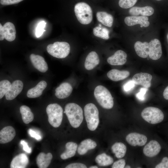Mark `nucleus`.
Instances as JSON below:
<instances>
[{"label": "nucleus", "mask_w": 168, "mask_h": 168, "mask_svg": "<svg viewBox=\"0 0 168 168\" xmlns=\"http://www.w3.org/2000/svg\"><path fill=\"white\" fill-rule=\"evenodd\" d=\"M64 113L66 114L71 125L73 128L79 127L83 121L82 110L76 104L72 103L67 104Z\"/></svg>", "instance_id": "nucleus-1"}, {"label": "nucleus", "mask_w": 168, "mask_h": 168, "mask_svg": "<svg viewBox=\"0 0 168 168\" xmlns=\"http://www.w3.org/2000/svg\"><path fill=\"white\" fill-rule=\"evenodd\" d=\"M94 95L98 103L103 108L109 109L113 107V98L105 86L102 85L97 86L94 91Z\"/></svg>", "instance_id": "nucleus-2"}, {"label": "nucleus", "mask_w": 168, "mask_h": 168, "mask_svg": "<svg viewBox=\"0 0 168 168\" xmlns=\"http://www.w3.org/2000/svg\"><path fill=\"white\" fill-rule=\"evenodd\" d=\"M74 10L77 19L80 23L87 25L91 22L93 19L92 11L87 3L78 2L75 6Z\"/></svg>", "instance_id": "nucleus-3"}, {"label": "nucleus", "mask_w": 168, "mask_h": 168, "mask_svg": "<svg viewBox=\"0 0 168 168\" xmlns=\"http://www.w3.org/2000/svg\"><path fill=\"white\" fill-rule=\"evenodd\" d=\"M84 115L88 128L90 130H95L99 123V111L93 104H86L84 108Z\"/></svg>", "instance_id": "nucleus-4"}, {"label": "nucleus", "mask_w": 168, "mask_h": 168, "mask_svg": "<svg viewBox=\"0 0 168 168\" xmlns=\"http://www.w3.org/2000/svg\"><path fill=\"white\" fill-rule=\"evenodd\" d=\"M46 111L49 124L53 127L57 128L61 124L63 116V109L57 103L49 105Z\"/></svg>", "instance_id": "nucleus-5"}, {"label": "nucleus", "mask_w": 168, "mask_h": 168, "mask_svg": "<svg viewBox=\"0 0 168 168\" xmlns=\"http://www.w3.org/2000/svg\"><path fill=\"white\" fill-rule=\"evenodd\" d=\"M47 52L53 57L63 58L69 54L70 50L69 44L65 42H56L50 44L47 47Z\"/></svg>", "instance_id": "nucleus-6"}, {"label": "nucleus", "mask_w": 168, "mask_h": 168, "mask_svg": "<svg viewBox=\"0 0 168 168\" xmlns=\"http://www.w3.org/2000/svg\"><path fill=\"white\" fill-rule=\"evenodd\" d=\"M142 118L147 122L155 124L161 122L164 118V115L159 109L153 107L145 108L141 113Z\"/></svg>", "instance_id": "nucleus-7"}, {"label": "nucleus", "mask_w": 168, "mask_h": 168, "mask_svg": "<svg viewBox=\"0 0 168 168\" xmlns=\"http://www.w3.org/2000/svg\"><path fill=\"white\" fill-rule=\"evenodd\" d=\"M149 43L148 55L153 60L159 59L162 54V47L159 40L155 39L151 40Z\"/></svg>", "instance_id": "nucleus-8"}, {"label": "nucleus", "mask_w": 168, "mask_h": 168, "mask_svg": "<svg viewBox=\"0 0 168 168\" xmlns=\"http://www.w3.org/2000/svg\"><path fill=\"white\" fill-rule=\"evenodd\" d=\"M128 143L133 146H142L147 141V137L144 135L136 133H132L128 134L126 138Z\"/></svg>", "instance_id": "nucleus-9"}, {"label": "nucleus", "mask_w": 168, "mask_h": 168, "mask_svg": "<svg viewBox=\"0 0 168 168\" xmlns=\"http://www.w3.org/2000/svg\"><path fill=\"white\" fill-rule=\"evenodd\" d=\"M152 76L147 73L140 72L135 74L132 80L135 84L141 85L144 87L149 88L151 86Z\"/></svg>", "instance_id": "nucleus-10"}, {"label": "nucleus", "mask_w": 168, "mask_h": 168, "mask_svg": "<svg viewBox=\"0 0 168 168\" xmlns=\"http://www.w3.org/2000/svg\"><path fill=\"white\" fill-rule=\"evenodd\" d=\"M161 147L156 141H150L144 147L143 152L144 155L148 157H153L157 155L160 152Z\"/></svg>", "instance_id": "nucleus-11"}, {"label": "nucleus", "mask_w": 168, "mask_h": 168, "mask_svg": "<svg viewBox=\"0 0 168 168\" xmlns=\"http://www.w3.org/2000/svg\"><path fill=\"white\" fill-rule=\"evenodd\" d=\"M127 55L124 51L119 50L107 59V62L112 65H121L124 64L127 61Z\"/></svg>", "instance_id": "nucleus-12"}, {"label": "nucleus", "mask_w": 168, "mask_h": 168, "mask_svg": "<svg viewBox=\"0 0 168 168\" xmlns=\"http://www.w3.org/2000/svg\"><path fill=\"white\" fill-rule=\"evenodd\" d=\"M23 87V83L21 80L14 81L9 90L5 95L6 100H9L14 99L21 92Z\"/></svg>", "instance_id": "nucleus-13"}, {"label": "nucleus", "mask_w": 168, "mask_h": 168, "mask_svg": "<svg viewBox=\"0 0 168 168\" xmlns=\"http://www.w3.org/2000/svg\"><path fill=\"white\" fill-rule=\"evenodd\" d=\"M148 18L145 16H131L126 17L124 20L125 23L128 26H132L140 24L144 27H147L150 25Z\"/></svg>", "instance_id": "nucleus-14"}, {"label": "nucleus", "mask_w": 168, "mask_h": 168, "mask_svg": "<svg viewBox=\"0 0 168 168\" xmlns=\"http://www.w3.org/2000/svg\"><path fill=\"white\" fill-rule=\"evenodd\" d=\"M30 58L32 65L36 69L42 72H45L47 71L48 65L42 56L31 54Z\"/></svg>", "instance_id": "nucleus-15"}, {"label": "nucleus", "mask_w": 168, "mask_h": 168, "mask_svg": "<svg viewBox=\"0 0 168 168\" xmlns=\"http://www.w3.org/2000/svg\"><path fill=\"white\" fill-rule=\"evenodd\" d=\"M72 90V87L70 83L64 82L55 89V95L59 99H64L71 95Z\"/></svg>", "instance_id": "nucleus-16"}, {"label": "nucleus", "mask_w": 168, "mask_h": 168, "mask_svg": "<svg viewBox=\"0 0 168 168\" xmlns=\"http://www.w3.org/2000/svg\"><path fill=\"white\" fill-rule=\"evenodd\" d=\"M16 134L14 128L11 126L3 128L0 131V143L4 144L11 141Z\"/></svg>", "instance_id": "nucleus-17"}, {"label": "nucleus", "mask_w": 168, "mask_h": 168, "mask_svg": "<svg viewBox=\"0 0 168 168\" xmlns=\"http://www.w3.org/2000/svg\"><path fill=\"white\" fill-rule=\"evenodd\" d=\"M100 63V59L97 53L95 51L90 52L86 56L84 63L85 68L88 70L93 69Z\"/></svg>", "instance_id": "nucleus-18"}, {"label": "nucleus", "mask_w": 168, "mask_h": 168, "mask_svg": "<svg viewBox=\"0 0 168 168\" xmlns=\"http://www.w3.org/2000/svg\"><path fill=\"white\" fill-rule=\"evenodd\" d=\"M29 163V159L24 153L20 154L15 156L10 164L11 168H25Z\"/></svg>", "instance_id": "nucleus-19"}, {"label": "nucleus", "mask_w": 168, "mask_h": 168, "mask_svg": "<svg viewBox=\"0 0 168 168\" xmlns=\"http://www.w3.org/2000/svg\"><path fill=\"white\" fill-rule=\"evenodd\" d=\"M47 86L46 82L42 81L39 82L34 87L28 90L26 95L30 98H35L40 96Z\"/></svg>", "instance_id": "nucleus-20"}, {"label": "nucleus", "mask_w": 168, "mask_h": 168, "mask_svg": "<svg viewBox=\"0 0 168 168\" xmlns=\"http://www.w3.org/2000/svg\"><path fill=\"white\" fill-rule=\"evenodd\" d=\"M129 14L133 16L139 15L142 16H149L154 12V9L152 7L147 6L142 7H131L129 10Z\"/></svg>", "instance_id": "nucleus-21"}, {"label": "nucleus", "mask_w": 168, "mask_h": 168, "mask_svg": "<svg viewBox=\"0 0 168 168\" xmlns=\"http://www.w3.org/2000/svg\"><path fill=\"white\" fill-rule=\"evenodd\" d=\"M108 77L111 80L115 82L123 80L127 77L130 72L127 70H119L117 69H112L107 73Z\"/></svg>", "instance_id": "nucleus-22"}, {"label": "nucleus", "mask_w": 168, "mask_h": 168, "mask_svg": "<svg viewBox=\"0 0 168 168\" xmlns=\"http://www.w3.org/2000/svg\"><path fill=\"white\" fill-rule=\"evenodd\" d=\"M3 28L5 39L9 41L14 40L16 37V30L14 25L8 22L4 25Z\"/></svg>", "instance_id": "nucleus-23"}, {"label": "nucleus", "mask_w": 168, "mask_h": 168, "mask_svg": "<svg viewBox=\"0 0 168 168\" xmlns=\"http://www.w3.org/2000/svg\"><path fill=\"white\" fill-rule=\"evenodd\" d=\"M149 43L145 42L137 41L134 44V48L137 54L142 58H147L148 56Z\"/></svg>", "instance_id": "nucleus-24"}, {"label": "nucleus", "mask_w": 168, "mask_h": 168, "mask_svg": "<svg viewBox=\"0 0 168 168\" xmlns=\"http://www.w3.org/2000/svg\"><path fill=\"white\" fill-rule=\"evenodd\" d=\"M53 156L50 153L45 154L41 152L39 154L36 159V163L39 168H46L49 165Z\"/></svg>", "instance_id": "nucleus-25"}, {"label": "nucleus", "mask_w": 168, "mask_h": 168, "mask_svg": "<svg viewBox=\"0 0 168 168\" xmlns=\"http://www.w3.org/2000/svg\"><path fill=\"white\" fill-rule=\"evenodd\" d=\"M97 146L96 143L90 139H85L80 144L77 148V152L80 155L85 154L88 150L95 148Z\"/></svg>", "instance_id": "nucleus-26"}, {"label": "nucleus", "mask_w": 168, "mask_h": 168, "mask_svg": "<svg viewBox=\"0 0 168 168\" xmlns=\"http://www.w3.org/2000/svg\"><path fill=\"white\" fill-rule=\"evenodd\" d=\"M98 21L104 25L111 27L113 23V18L110 14L105 12H98L96 14Z\"/></svg>", "instance_id": "nucleus-27"}, {"label": "nucleus", "mask_w": 168, "mask_h": 168, "mask_svg": "<svg viewBox=\"0 0 168 168\" xmlns=\"http://www.w3.org/2000/svg\"><path fill=\"white\" fill-rule=\"evenodd\" d=\"M77 145L73 142H68L66 144V151L60 155L61 158L63 160L67 159L74 156L76 153Z\"/></svg>", "instance_id": "nucleus-28"}, {"label": "nucleus", "mask_w": 168, "mask_h": 168, "mask_svg": "<svg viewBox=\"0 0 168 168\" xmlns=\"http://www.w3.org/2000/svg\"><path fill=\"white\" fill-rule=\"evenodd\" d=\"M20 112L24 123L27 124L33 121L34 114L29 107L25 105L21 106L20 107Z\"/></svg>", "instance_id": "nucleus-29"}, {"label": "nucleus", "mask_w": 168, "mask_h": 168, "mask_svg": "<svg viewBox=\"0 0 168 168\" xmlns=\"http://www.w3.org/2000/svg\"><path fill=\"white\" fill-rule=\"evenodd\" d=\"M111 150L117 158H121L125 155L127 148L126 146L123 143L117 142L112 145Z\"/></svg>", "instance_id": "nucleus-30"}, {"label": "nucleus", "mask_w": 168, "mask_h": 168, "mask_svg": "<svg viewBox=\"0 0 168 168\" xmlns=\"http://www.w3.org/2000/svg\"><path fill=\"white\" fill-rule=\"evenodd\" d=\"M95 161L100 166H107L112 164L113 162V158L105 153L98 155L96 158Z\"/></svg>", "instance_id": "nucleus-31"}, {"label": "nucleus", "mask_w": 168, "mask_h": 168, "mask_svg": "<svg viewBox=\"0 0 168 168\" xmlns=\"http://www.w3.org/2000/svg\"><path fill=\"white\" fill-rule=\"evenodd\" d=\"M93 34L96 37L104 40H108L109 38V31L106 28L102 27L100 24L93 29Z\"/></svg>", "instance_id": "nucleus-32"}, {"label": "nucleus", "mask_w": 168, "mask_h": 168, "mask_svg": "<svg viewBox=\"0 0 168 168\" xmlns=\"http://www.w3.org/2000/svg\"><path fill=\"white\" fill-rule=\"evenodd\" d=\"M12 84L8 80H4L0 82V98L1 99L8 92Z\"/></svg>", "instance_id": "nucleus-33"}, {"label": "nucleus", "mask_w": 168, "mask_h": 168, "mask_svg": "<svg viewBox=\"0 0 168 168\" xmlns=\"http://www.w3.org/2000/svg\"><path fill=\"white\" fill-rule=\"evenodd\" d=\"M138 0H119V5L121 8L124 9L130 8L133 6Z\"/></svg>", "instance_id": "nucleus-34"}, {"label": "nucleus", "mask_w": 168, "mask_h": 168, "mask_svg": "<svg viewBox=\"0 0 168 168\" xmlns=\"http://www.w3.org/2000/svg\"><path fill=\"white\" fill-rule=\"evenodd\" d=\"M46 22L44 21H42L38 24L36 29L35 35L37 38H39L42 35L44 32L45 31L44 30Z\"/></svg>", "instance_id": "nucleus-35"}, {"label": "nucleus", "mask_w": 168, "mask_h": 168, "mask_svg": "<svg viewBox=\"0 0 168 168\" xmlns=\"http://www.w3.org/2000/svg\"><path fill=\"white\" fill-rule=\"evenodd\" d=\"M147 90V88L145 87L141 88L139 91L136 94V98L140 100H144L145 96Z\"/></svg>", "instance_id": "nucleus-36"}, {"label": "nucleus", "mask_w": 168, "mask_h": 168, "mask_svg": "<svg viewBox=\"0 0 168 168\" xmlns=\"http://www.w3.org/2000/svg\"><path fill=\"white\" fill-rule=\"evenodd\" d=\"M135 84L132 80L128 81L123 86L124 91L125 92L130 91L134 87Z\"/></svg>", "instance_id": "nucleus-37"}, {"label": "nucleus", "mask_w": 168, "mask_h": 168, "mask_svg": "<svg viewBox=\"0 0 168 168\" xmlns=\"http://www.w3.org/2000/svg\"><path fill=\"white\" fill-rule=\"evenodd\" d=\"M125 160L124 159H121L114 162L113 164L112 168H123L125 165Z\"/></svg>", "instance_id": "nucleus-38"}, {"label": "nucleus", "mask_w": 168, "mask_h": 168, "mask_svg": "<svg viewBox=\"0 0 168 168\" xmlns=\"http://www.w3.org/2000/svg\"><path fill=\"white\" fill-rule=\"evenodd\" d=\"M156 168H168V157H165L163 158L161 162L157 164Z\"/></svg>", "instance_id": "nucleus-39"}, {"label": "nucleus", "mask_w": 168, "mask_h": 168, "mask_svg": "<svg viewBox=\"0 0 168 168\" xmlns=\"http://www.w3.org/2000/svg\"><path fill=\"white\" fill-rule=\"evenodd\" d=\"M23 0H0V3L2 5H8L19 3Z\"/></svg>", "instance_id": "nucleus-40"}, {"label": "nucleus", "mask_w": 168, "mask_h": 168, "mask_svg": "<svg viewBox=\"0 0 168 168\" xmlns=\"http://www.w3.org/2000/svg\"><path fill=\"white\" fill-rule=\"evenodd\" d=\"M66 168H86V166L84 164L79 163H71L67 165Z\"/></svg>", "instance_id": "nucleus-41"}, {"label": "nucleus", "mask_w": 168, "mask_h": 168, "mask_svg": "<svg viewBox=\"0 0 168 168\" xmlns=\"http://www.w3.org/2000/svg\"><path fill=\"white\" fill-rule=\"evenodd\" d=\"M28 133L31 137L34 138L37 140H40L41 139V136L32 129H29Z\"/></svg>", "instance_id": "nucleus-42"}, {"label": "nucleus", "mask_w": 168, "mask_h": 168, "mask_svg": "<svg viewBox=\"0 0 168 168\" xmlns=\"http://www.w3.org/2000/svg\"><path fill=\"white\" fill-rule=\"evenodd\" d=\"M21 143L23 146V149L24 151L29 153L31 152V148L29 147L27 142L22 140L21 141Z\"/></svg>", "instance_id": "nucleus-43"}, {"label": "nucleus", "mask_w": 168, "mask_h": 168, "mask_svg": "<svg viewBox=\"0 0 168 168\" xmlns=\"http://www.w3.org/2000/svg\"><path fill=\"white\" fill-rule=\"evenodd\" d=\"M4 38L3 26L0 24V40H3Z\"/></svg>", "instance_id": "nucleus-44"}, {"label": "nucleus", "mask_w": 168, "mask_h": 168, "mask_svg": "<svg viewBox=\"0 0 168 168\" xmlns=\"http://www.w3.org/2000/svg\"><path fill=\"white\" fill-rule=\"evenodd\" d=\"M163 96L166 100H168V86L163 91Z\"/></svg>", "instance_id": "nucleus-45"}, {"label": "nucleus", "mask_w": 168, "mask_h": 168, "mask_svg": "<svg viewBox=\"0 0 168 168\" xmlns=\"http://www.w3.org/2000/svg\"><path fill=\"white\" fill-rule=\"evenodd\" d=\"M90 168H97L98 167L96 166H90Z\"/></svg>", "instance_id": "nucleus-46"}, {"label": "nucleus", "mask_w": 168, "mask_h": 168, "mask_svg": "<svg viewBox=\"0 0 168 168\" xmlns=\"http://www.w3.org/2000/svg\"><path fill=\"white\" fill-rule=\"evenodd\" d=\"M125 168H131V167H130V166L128 165V166H126V167H125Z\"/></svg>", "instance_id": "nucleus-47"}, {"label": "nucleus", "mask_w": 168, "mask_h": 168, "mask_svg": "<svg viewBox=\"0 0 168 168\" xmlns=\"http://www.w3.org/2000/svg\"><path fill=\"white\" fill-rule=\"evenodd\" d=\"M167 40H168V34L167 35Z\"/></svg>", "instance_id": "nucleus-48"}, {"label": "nucleus", "mask_w": 168, "mask_h": 168, "mask_svg": "<svg viewBox=\"0 0 168 168\" xmlns=\"http://www.w3.org/2000/svg\"><path fill=\"white\" fill-rule=\"evenodd\" d=\"M157 0V1H160V0Z\"/></svg>", "instance_id": "nucleus-49"}]
</instances>
